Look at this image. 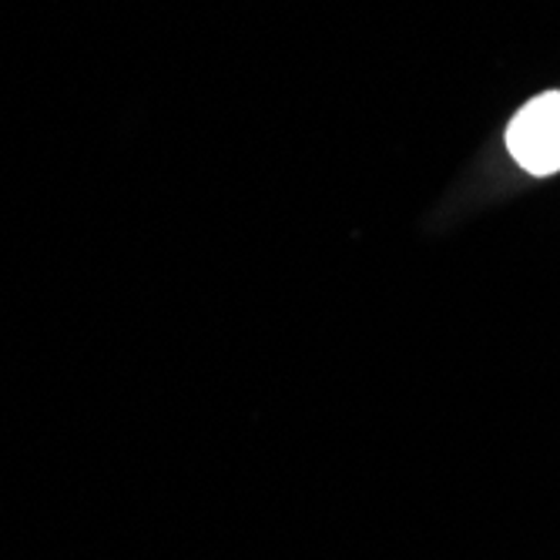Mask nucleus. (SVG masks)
<instances>
[{"label": "nucleus", "mask_w": 560, "mask_h": 560, "mask_svg": "<svg viewBox=\"0 0 560 560\" xmlns=\"http://www.w3.org/2000/svg\"><path fill=\"white\" fill-rule=\"evenodd\" d=\"M506 151L527 175L560 172V91H547L517 112L506 128Z\"/></svg>", "instance_id": "obj_1"}]
</instances>
